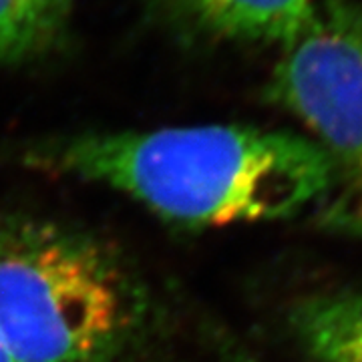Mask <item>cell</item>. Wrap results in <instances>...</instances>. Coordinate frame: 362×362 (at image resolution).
<instances>
[{
    "label": "cell",
    "mask_w": 362,
    "mask_h": 362,
    "mask_svg": "<svg viewBox=\"0 0 362 362\" xmlns=\"http://www.w3.org/2000/svg\"><path fill=\"white\" fill-rule=\"evenodd\" d=\"M21 159L107 185L189 228L292 218L318 206L330 185L312 139L246 125L85 133L30 145Z\"/></svg>",
    "instance_id": "1"
},
{
    "label": "cell",
    "mask_w": 362,
    "mask_h": 362,
    "mask_svg": "<svg viewBox=\"0 0 362 362\" xmlns=\"http://www.w3.org/2000/svg\"><path fill=\"white\" fill-rule=\"evenodd\" d=\"M143 300L115 254L54 221L0 216V340L16 362H117Z\"/></svg>",
    "instance_id": "2"
},
{
    "label": "cell",
    "mask_w": 362,
    "mask_h": 362,
    "mask_svg": "<svg viewBox=\"0 0 362 362\" xmlns=\"http://www.w3.org/2000/svg\"><path fill=\"white\" fill-rule=\"evenodd\" d=\"M272 99L308 129L330 185L314 207L324 230L362 238V6L312 0L272 73Z\"/></svg>",
    "instance_id": "3"
},
{
    "label": "cell",
    "mask_w": 362,
    "mask_h": 362,
    "mask_svg": "<svg viewBox=\"0 0 362 362\" xmlns=\"http://www.w3.org/2000/svg\"><path fill=\"white\" fill-rule=\"evenodd\" d=\"M288 328L308 362H362V290L300 298L288 314Z\"/></svg>",
    "instance_id": "4"
},
{
    "label": "cell",
    "mask_w": 362,
    "mask_h": 362,
    "mask_svg": "<svg viewBox=\"0 0 362 362\" xmlns=\"http://www.w3.org/2000/svg\"><path fill=\"white\" fill-rule=\"evenodd\" d=\"M207 33L233 40L280 42L298 35L312 0H157Z\"/></svg>",
    "instance_id": "5"
},
{
    "label": "cell",
    "mask_w": 362,
    "mask_h": 362,
    "mask_svg": "<svg viewBox=\"0 0 362 362\" xmlns=\"http://www.w3.org/2000/svg\"><path fill=\"white\" fill-rule=\"evenodd\" d=\"M71 0H0V65L52 52L69 33Z\"/></svg>",
    "instance_id": "6"
},
{
    "label": "cell",
    "mask_w": 362,
    "mask_h": 362,
    "mask_svg": "<svg viewBox=\"0 0 362 362\" xmlns=\"http://www.w3.org/2000/svg\"><path fill=\"white\" fill-rule=\"evenodd\" d=\"M220 352L221 362H259L254 354H250L247 350H244L232 340H221Z\"/></svg>",
    "instance_id": "7"
},
{
    "label": "cell",
    "mask_w": 362,
    "mask_h": 362,
    "mask_svg": "<svg viewBox=\"0 0 362 362\" xmlns=\"http://www.w3.org/2000/svg\"><path fill=\"white\" fill-rule=\"evenodd\" d=\"M0 362H16L13 358V354L6 350V346L2 344V340H0Z\"/></svg>",
    "instance_id": "8"
}]
</instances>
